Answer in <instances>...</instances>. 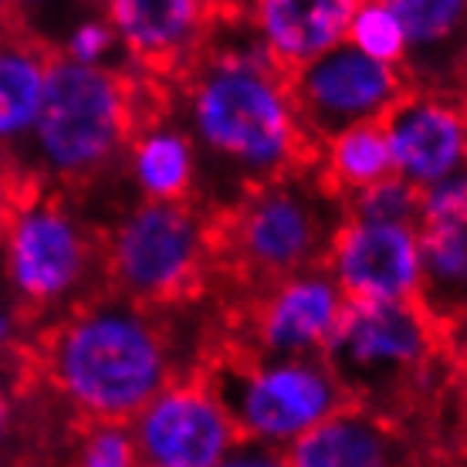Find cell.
Instances as JSON below:
<instances>
[{"instance_id":"obj_1","label":"cell","mask_w":467,"mask_h":467,"mask_svg":"<svg viewBox=\"0 0 467 467\" xmlns=\"http://www.w3.org/2000/svg\"><path fill=\"white\" fill-rule=\"evenodd\" d=\"M176 116L200 150V163L221 170L237 197L254 183L312 163L295 109L288 71L278 68L247 24L234 35L213 27L207 47L176 75Z\"/></svg>"},{"instance_id":"obj_2","label":"cell","mask_w":467,"mask_h":467,"mask_svg":"<svg viewBox=\"0 0 467 467\" xmlns=\"http://www.w3.org/2000/svg\"><path fill=\"white\" fill-rule=\"evenodd\" d=\"M45 369L82 417L132 420L176 379V356L152 305L109 295L78 305L47 336Z\"/></svg>"},{"instance_id":"obj_3","label":"cell","mask_w":467,"mask_h":467,"mask_svg":"<svg viewBox=\"0 0 467 467\" xmlns=\"http://www.w3.org/2000/svg\"><path fill=\"white\" fill-rule=\"evenodd\" d=\"M142 75L129 65L51 58L37 122L17 163L31 187H85L122 163L140 122Z\"/></svg>"},{"instance_id":"obj_4","label":"cell","mask_w":467,"mask_h":467,"mask_svg":"<svg viewBox=\"0 0 467 467\" xmlns=\"http://www.w3.org/2000/svg\"><path fill=\"white\" fill-rule=\"evenodd\" d=\"M342 217V197L332 193L308 163L247 187L227 207L221 244L244 275L271 285L322 265Z\"/></svg>"},{"instance_id":"obj_5","label":"cell","mask_w":467,"mask_h":467,"mask_svg":"<svg viewBox=\"0 0 467 467\" xmlns=\"http://www.w3.org/2000/svg\"><path fill=\"white\" fill-rule=\"evenodd\" d=\"M102 244L58 190L31 187L0 223V278L24 312H55L88 292Z\"/></svg>"},{"instance_id":"obj_6","label":"cell","mask_w":467,"mask_h":467,"mask_svg":"<svg viewBox=\"0 0 467 467\" xmlns=\"http://www.w3.org/2000/svg\"><path fill=\"white\" fill-rule=\"evenodd\" d=\"M213 227L193 200H136L102 244V268L119 295L170 305L200 285L213 254Z\"/></svg>"},{"instance_id":"obj_7","label":"cell","mask_w":467,"mask_h":467,"mask_svg":"<svg viewBox=\"0 0 467 467\" xmlns=\"http://www.w3.org/2000/svg\"><path fill=\"white\" fill-rule=\"evenodd\" d=\"M241 441L285 451L346 407V386L326 356H268L227 362L211 379Z\"/></svg>"},{"instance_id":"obj_8","label":"cell","mask_w":467,"mask_h":467,"mask_svg":"<svg viewBox=\"0 0 467 467\" xmlns=\"http://www.w3.org/2000/svg\"><path fill=\"white\" fill-rule=\"evenodd\" d=\"M437 328L420 302L349 298L322 356L346 393H386L423 373L437 352Z\"/></svg>"},{"instance_id":"obj_9","label":"cell","mask_w":467,"mask_h":467,"mask_svg":"<svg viewBox=\"0 0 467 467\" xmlns=\"http://www.w3.org/2000/svg\"><path fill=\"white\" fill-rule=\"evenodd\" d=\"M295 109L312 142L356 122H383L407 95L410 78L400 65L366 58L352 45H336L302 68L288 71Z\"/></svg>"},{"instance_id":"obj_10","label":"cell","mask_w":467,"mask_h":467,"mask_svg":"<svg viewBox=\"0 0 467 467\" xmlns=\"http://www.w3.org/2000/svg\"><path fill=\"white\" fill-rule=\"evenodd\" d=\"M146 464L213 467L241 433L211 379H173L129 420Z\"/></svg>"},{"instance_id":"obj_11","label":"cell","mask_w":467,"mask_h":467,"mask_svg":"<svg viewBox=\"0 0 467 467\" xmlns=\"http://www.w3.org/2000/svg\"><path fill=\"white\" fill-rule=\"evenodd\" d=\"M322 268L336 278L346 298L417 302L423 281L420 227L346 213L328 241Z\"/></svg>"},{"instance_id":"obj_12","label":"cell","mask_w":467,"mask_h":467,"mask_svg":"<svg viewBox=\"0 0 467 467\" xmlns=\"http://www.w3.org/2000/svg\"><path fill=\"white\" fill-rule=\"evenodd\" d=\"M223 7L227 0H99L122 65L142 75H180L207 47Z\"/></svg>"},{"instance_id":"obj_13","label":"cell","mask_w":467,"mask_h":467,"mask_svg":"<svg viewBox=\"0 0 467 467\" xmlns=\"http://www.w3.org/2000/svg\"><path fill=\"white\" fill-rule=\"evenodd\" d=\"M383 132L393 173L417 190L467 170V106L461 95L410 85L407 95L386 112Z\"/></svg>"},{"instance_id":"obj_14","label":"cell","mask_w":467,"mask_h":467,"mask_svg":"<svg viewBox=\"0 0 467 467\" xmlns=\"http://www.w3.org/2000/svg\"><path fill=\"white\" fill-rule=\"evenodd\" d=\"M346 295L322 265L271 281L254 318L257 352L322 356L339 326Z\"/></svg>"},{"instance_id":"obj_15","label":"cell","mask_w":467,"mask_h":467,"mask_svg":"<svg viewBox=\"0 0 467 467\" xmlns=\"http://www.w3.org/2000/svg\"><path fill=\"white\" fill-rule=\"evenodd\" d=\"M403 24L413 88L454 92L467 82V0H386Z\"/></svg>"},{"instance_id":"obj_16","label":"cell","mask_w":467,"mask_h":467,"mask_svg":"<svg viewBox=\"0 0 467 467\" xmlns=\"http://www.w3.org/2000/svg\"><path fill=\"white\" fill-rule=\"evenodd\" d=\"M247 31L265 45L278 68L295 71L305 61L346 41L359 0H241Z\"/></svg>"},{"instance_id":"obj_17","label":"cell","mask_w":467,"mask_h":467,"mask_svg":"<svg viewBox=\"0 0 467 467\" xmlns=\"http://www.w3.org/2000/svg\"><path fill=\"white\" fill-rule=\"evenodd\" d=\"M122 163L140 200H190L203 173L197 142L173 109L140 116Z\"/></svg>"},{"instance_id":"obj_18","label":"cell","mask_w":467,"mask_h":467,"mask_svg":"<svg viewBox=\"0 0 467 467\" xmlns=\"http://www.w3.org/2000/svg\"><path fill=\"white\" fill-rule=\"evenodd\" d=\"M55 47L14 21L0 24V150L14 160L27 146L45 99Z\"/></svg>"},{"instance_id":"obj_19","label":"cell","mask_w":467,"mask_h":467,"mask_svg":"<svg viewBox=\"0 0 467 467\" xmlns=\"http://www.w3.org/2000/svg\"><path fill=\"white\" fill-rule=\"evenodd\" d=\"M285 457L292 467H403L397 433L359 407H339L285 447Z\"/></svg>"},{"instance_id":"obj_20","label":"cell","mask_w":467,"mask_h":467,"mask_svg":"<svg viewBox=\"0 0 467 467\" xmlns=\"http://www.w3.org/2000/svg\"><path fill=\"white\" fill-rule=\"evenodd\" d=\"M423 281L417 302L437 326L467 318V223L420 227Z\"/></svg>"},{"instance_id":"obj_21","label":"cell","mask_w":467,"mask_h":467,"mask_svg":"<svg viewBox=\"0 0 467 467\" xmlns=\"http://www.w3.org/2000/svg\"><path fill=\"white\" fill-rule=\"evenodd\" d=\"M312 166L326 180V187L332 193H339L342 200L389 176L393 160H389L383 122H356V126H346L326 136L322 142H316Z\"/></svg>"},{"instance_id":"obj_22","label":"cell","mask_w":467,"mask_h":467,"mask_svg":"<svg viewBox=\"0 0 467 467\" xmlns=\"http://www.w3.org/2000/svg\"><path fill=\"white\" fill-rule=\"evenodd\" d=\"M346 45L362 51L366 58L386 61V65L403 68V61H407L403 24L386 0H359V7L349 21V31H346Z\"/></svg>"},{"instance_id":"obj_23","label":"cell","mask_w":467,"mask_h":467,"mask_svg":"<svg viewBox=\"0 0 467 467\" xmlns=\"http://www.w3.org/2000/svg\"><path fill=\"white\" fill-rule=\"evenodd\" d=\"M342 203H346V213L366 217V221L417 223V217H420V190L397 173H389L383 180L369 183V187L356 190Z\"/></svg>"},{"instance_id":"obj_24","label":"cell","mask_w":467,"mask_h":467,"mask_svg":"<svg viewBox=\"0 0 467 467\" xmlns=\"http://www.w3.org/2000/svg\"><path fill=\"white\" fill-rule=\"evenodd\" d=\"M140 444L129 420H88L78 451H75V467H142Z\"/></svg>"},{"instance_id":"obj_25","label":"cell","mask_w":467,"mask_h":467,"mask_svg":"<svg viewBox=\"0 0 467 467\" xmlns=\"http://www.w3.org/2000/svg\"><path fill=\"white\" fill-rule=\"evenodd\" d=\"M55 55H65V58L82 61V65H116L122 58L119 37L102 11L82 14L78 21H71L61 31Z\"/></svg>"},{"instance_id":"obj_26","label":"cell","mask_w":467,"mask_h":467,"mask_svg":"<svg viewBox=\"0 0 467 467\" xmlns=\"http://www.w3.org/2000/svg\"><path fill=\"white\" fill-rule=\"evenodd\" d=\"M447 223H467V170H457L420 190L417 227H447Z\"/></svg>"},{"instance_id":"obj_27","label":"cell","mask_w":467,"mask_h":467,"mask_svg":"<svg viewBox=\"0 0 467 467\" xmlns=\"http://www.w3.org/2000/svg\"><path fill=\"white\" fill-rule=\"evenodd\" d=\"M213 467H292V464H288L285 451H278V447H265V444H254V441H237Z\"/></svg>"},{"instance_id":"obj_28","label":"cell","mask_w":467,"mask_h":467,"mask_svg":"<svg viewBox=\"0 0 467 467\" xmlns=\"http://www.w3.org/2000/svg\"><path fill=\"white\" fill-rule=\"evenodd\" d=\"M27 190H31V183H27L21 163L14 160L11 152L0 150V223L7 221V213L17 207V200H21Z\"/></svg>"},{"instance_id":"obj_29","label":"cell","mask_w":467,"mask_h":467,"mask_svg":"<svg viewBox=\"0 0 467 467\" xmlns=\"http://www.w3.org/2000/svg\"><path fill=\"white\" fill-rule=\"evenodd\" d=\"M24 336V308L14 298H0V352H14Z\"/></svg>"},{"instance_id":"obj_30","label":"cell","mask_w":467,"mask_h":467,"mask_svg":"<svg viewBox=\"0 0 467 467\" xmlns=\"http://www.w3.org/2000/svg\"><path fill=\"white\" fill-rule=\"evenodd\" d=\"M55 7H58V0H0V14L21 27H31L41 14L55 11Z\"/></svg>"},{"instance_id":"obj_31","label":"cell","mask_w":467,"mask_h":467,"mask_svg":"<svg viewBox=\"0 0 467 467\" xmlns=\"http://www.w3.org/2000/svg\"><path fill=\"white\" fill-rule=\"evenodd\" d=\"M11 423H14V407H11V397H7V389L0 386V444L11 437Z\"/></svg>"},{"instance_id":"obj_32","label":"cell","mask_w":467,"mask_h":467,"mask_svg":"<svg viewBox=\"0 0 467 467\" xmlns=\"http://www.w3.org/2000/svg\"><path fill=\"white\" fill-rule=\"evenodd\" d=\"M142 467H176V464H142Z\"/></svg>"},{"instance_id":"obj_33","label":"cell","mask_w":467,"mask_h":467,"mask_svg":"<svg viewBox=\"0 0 467 467\" xmlns=\"http://www.w3.org/2000/svg\"><path fill=\"white\" fill-rule=\"evenodd\" d=\"M95 4H99V0H95Z\"/></svg>"}]
</instances>
